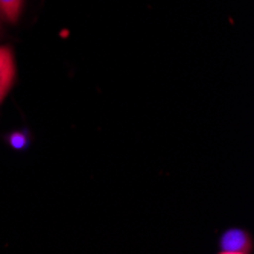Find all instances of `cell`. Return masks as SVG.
<instances>
[{
	"label": "cell",
	"mask_w": 254,
	"mask_h": 254,
	"mask_svg": "<svg viewBox=\"0 0 254 254\" xmlns=\"http://www.w3.org/2000/svg\"><path fill=\"white\" fill-rule=\"evenodd\" d=\"M15 78V63L11 48L0 46V102L5 99Z\"/></svg>",
	"instance_id": "6da1fadb"
},
{
	"label": "cell",
	"mask_w": 254,
	"mask_h": 254,
	"mask_svg": "<svg viewBox=\"0 0 254 254\" xmlns=\"http://www.w3.org/2000/svg\"><path fill=\"white\" fill-rule=\"evenodd\" d=\"M251 251L250 236L241 228H232L221 238V253L225 254H244Z\"/></svg>",
	"instance_id": "7a4b0ae2"
},
{
	"label": "cell",
	"mask_w": 254,
	"mask_h": 254,
	"mask_svg": "<svg viewBox=\"0 0 254 254\" xmlns=\"http://www.w3.org/2000/svg\"><path fill=\"white\" fill-rule=\"evenodd\" d=\"M23 2L25 0H0V17H3L6 21L15 23L20 17Z\"/></svg>",
	"instance_id": "3957f363"
},
{
	"label": "cell",
	"mask_w": 254,
	"mask_h": 254,
	"mask_svg": "<svg viewBox=\"0 0 254 254\" xmlns=\"http://www.w3.org/2000/svg\"><path fill=\"white\" fill-rule=\"evenodd\" d=\"M12 138H15V146H23V145H25V138H23V137H18V135H15V137H12Z\"/></svg>",
	"instance_id": "277c9868"
}]
</instances>
